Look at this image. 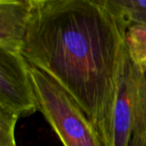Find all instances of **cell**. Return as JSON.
Listing matches in <instances>:
<instances>
[{
    "mask_svg": "<svg viewBox=\"0 0 146 146\" xmlns=\"http://www.w3.org/2000/svg\"><path fill=\"white\" fill-rule=\"evenodd\" d=\"M107 4L113 9L129 26H146V0H106Z\"/></svg>",
    "mask_w": 146,
    "mask_h": 146,
    "instance_id": "52a82bcc",
    "label": "cell"
},
{
    "mask_svg": "<svg viewBox=\"0 0 146 146\" xmlns=\"http://www.w3.org/2000/svg\"><path fill=\"white\" fill-rule=\"evenodd\" d=\"M125 45L133 64L139 70L146 68V26L131 25L125 36Z\"/></svg>",
    "mask_w": 146,
    "mask_h": 146,
    "instance_id": "8992f818",
    "label": "cell"
},
{
    "mask_svg": "<svg viewBox=\"0 0 146 146\" xmlns=\"http://www.w3.org/2000/svg\"><path fill=\"white\" fill-rule=\"evenodd\" d=\"M129 146H146V145L140 137L133 134V138L130 141Z\"/></svg>",
    "mask_w": 146,
    "mask_h": 146,
    "instance_id": "30bf717a",
    "label": "cell"
},
{
    "mask_svg": "<svg viewBox=\"0 0 146 146\" xmlns=\"http://www.w3.org/2000/svg\"><path fill=\"white\" fill-rule=\"evenodd\" d=\"M139 70L133 134L140 137L146 145V68Z\"/></svg>",
    "mask_w": 146,
    "mask_h": 146,
    "instance_id": "ba28073f",
    "label": "cell"
},
{
    "mask_svg": "<svg viewBox=\"0 0 146 146\" xmlns=\"http://www.w3.org/2000/svg\"><path fill=\"white\" fill-rule=\"evenodd\" d=\"M127 27L106 0H34L21 50L77 102L100 135L116 95Z\"/></svg>",
    "mask_w": 146,
    "mask_h": 146,
    "instance_id": "6da1fadb",
    "label": "cell"
},
{
    "mask_svg": "<svg viewBox=\"0 0 146 146\" xmlns=\"http://www.w3.org/2000/svg\"><path fill=\"white\" fill-rule=\"evenodd\" d=\"M138 80L139 70L127 51L114 104L100 135L105 146H129L133 134Z\"/></svg>",
    "mask_w": 146,
    "mask_h": 146,
    "instance_id": "3957f363",
    "label": "cell"
},
{
    "mask_svg": "<svg viewBox=\"0 0 146 146\" xmlns=\"http://www.w3.org/2000/svg\"><path fill=\"white\" fill-rule=\"evenodd\" d=\"M18 115L0 108V146H16L15 127Z\"/></svg>",
    "mask_w": 146,
    "mask_h": 146,
    "instance_id": "9c48e42d",
    "label": "cell"
},
{
    "mask_svg": "<svg viewBox=\"0 0 146 146\" xmlns=\"http://www.w3.org/2000/svg\"><path fill=\"white\" fill-rule=\"evenodd\" d=\"M34 0H0V49L21 54Z\"/></svg>",
    "mask_w": 146,
    "mask_h": 146,
    "instance_id": "5b68a950",
    "label": "cell"
},
{
    "mask_svg": "<svg viewBox=\"0 0 146 146\" xmlns=\"http://www.w3.org/2000/svg\"><path fill=\"white\" fill-rule=\"evenodd\" d=\"M29 72L38 110L63 145L105 146L94 124L63 88L30 64Z\"/></svg>",
    "mask_w": 146,
    "mask_h": 146,
    "instance_id": "7a4b0ae2",
    "label": "cell"
},
{
    "mask_svg": "<svg viewBox=\"0 0 146 146\" xmlns=\"http://www.w3.org/2000/svg\"><path fill=\"white\" fill-rule=\"evenodd\" d=\"M0 108L19 118L38 110L28 62L20 53L3 49H0Z\"/></svg>",
    "mask_w": 146,
    "mask_h": 146,
    "instance_id": "277c9868",
    "label": "cell"
}]
</instances>
